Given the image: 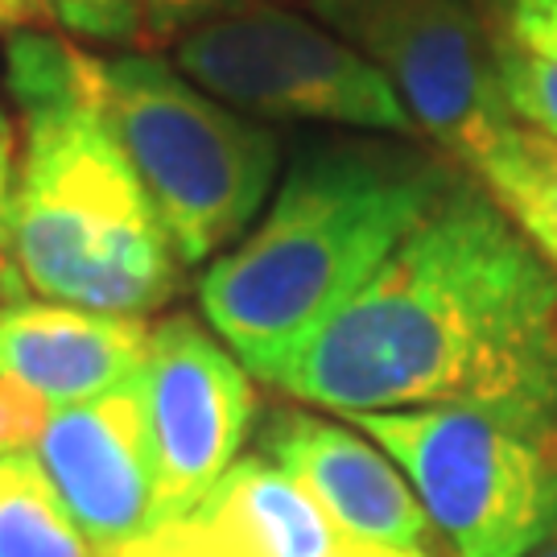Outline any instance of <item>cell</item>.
I'll use <instances>...</instances> for the list:
<instances>
[{
  "label": "cell",
  "mask_w": 557,
  "mask_h": 557,
  "mask_svg": "<svg viewBox=\"0 0 557 557\" xmlns=\"http://www.w3.org/2000/svg\"><path fill=\"white\" fill-rule=\"evenodd\" d=\"M50 405L21 388L17 380L0 376V455H13V450H34L50 421Z\"/></svg>",
  "instance_id": "d6986e66"
},
{
  "label": "cell",
  "mask_w": 557,
  "mask_h": 557,
  "mask_svg": "<svg viewBox=\"0 0 557 557\" xmlns=\"http://www.w3.org/2000/svg\"><path fill=\"white\" fill-rule=\"evenodd\" d=\"M149 458V529L186 517L232 467L257 425V384L190 314L149 326L133 380Z\"/></svg>",
  "instance_id": "52a82bcc"
},
{
  "label": "cell",
  "mask_w": 557,
  "mask_h": 557,
  "mask_svg": "<svg viewBox=\"0 0 557 557\" xmlns=\"http://www.w3.org/2000/svg\"><path fill=\"white\" fill-rule=\"evenodd\" d=\"M458 174L413 140L298 145L269 211L199 277L211 331L252 376L277 384Z\"/></svg>",
  "instance_id": "7a4b0ae2"
},
{
  "label": "cell",
  "mask_w": 557,
  "mask_h": 557,
  "mask_svg": "<svg viewBox=\"0 0 557 557\" xmlns=\"http://www.w3.org/2000/svg\"><path fill=\"white\" fill-rule=\"evenodd\" d=\"M112 557H405L363 545L326 517L294 475L264 455L236 467L186 512L128 541Z\"/></svg>",
  "instance_id": "30bf717a"
},
{
  "label": "cell",
  "mask_w": 557,
  "mask_h": 557,
  "mask_svg": "<svg viewBox=\"0 0 557 557\" xmlns=\"http://www.w3.org/2000/svg\"><path fill=\"white\" fill-rule=\"evenodd\" d=\"M467 4H483V0H467Z\"/></svg>",
  "instance_id": "cb8c5ba5"
},
{
  "label": "cell",
  "mask_w": 557,
  "mask_h": 557,
  "mask_svg": "<svg viewBox=\"0 0 557 557\" xmlns=\"http://www.w3.org/2000/svg\"><path fill=\"white\" fill-rule=\"evenodd\" d=\"M186 79L252 120L343 124L413 137L397 87L363 50L289 9H257L195 29L174 46Z\"/></svg>",
  "instance_id": "8992f818"
},
{
  "label": "cell",
  "mask_w": 557,
  "mask_h": 557,
  "mask_svg": "<svg viewBox=\"0 0 557 557\" xmlns=\"http://www.w3.org/2000/svg\"><path fill=\"white\" fill-rule=\"evenodd\" d=\"M343 421L405 471L450 557H529L557 533V413L438 405Z\"/></svg>",
  "instance_id": "5b68a950"
},
{
  "label": "cell",
  "mask_w": 557,
  "mask_h": 557,
  "mask_svg": "<svg viewBox=\"0 0 557 557\" xmlns=\"http://www.w3.org/2000/svg\"><path fill=\"white\" fill-rule=\"evenodd\" d=\"M91 100L133 161L182 264L223 257L277 178L281 140L153 54H87Z\"/></svg>",
  "instance_id": "277c9868"
},
{
  "label": "cell",
  "mask_w": 557,
  "mask_h": 557,
  "mask_svg": "<svg viewBox=\"0 0 557 557\" xmlns=\"http://www.w3.org/2000/svg\"><path fill=\"white\" fill-rule=\"evenodd\" d=\"M285 0H137L140 46H178L195 29L257 9H281Z\"/></svg>",
  "instance_id": "2e32d148"
},
{
  "label": "cell",
  "mask_w": 557,
  "mask_h": 557,
  "mask_svg": "<svg viewBox=\"0 0 557 557\" xmlns=\"http://www.w3.org/2000/svg\"><path fill=\"white\" fill-rule=\"evenodd\" d=\"M529 557H557V533L549 541H545V545H541V549H533V554Z\"/></svg>",
  "instance_id": "7402d4cb"
},
{
  "label": "cell",
  "mask_w": 557,
  "mask_h": 557,
  "mask_svg": "<svg viewBox=\"0 0 557 557\" xmlns=\"http://www.w3.org/2000/svg\"><path fill=\"white\" fill-rule=\"evenodd\" d=\"M483 34L504 103L557 140V0H483Z\"/></svg>",
  "instance_id": "4fadbf2b"
},
{
  "label": "cell",
  "mask_w": 557,
  "mask_h": 557,
  "mask_svg": "<svg viewBox=\"0 0 557 557\" xmlns=\"http://www.w3.org/2000/svg\"><path fill=\"white\" fill-rule=\"evenodd\" d=\"M363 54L397 87L418 133L467 174L520 124L504 103L483 21L467 0H393Z\"/></svg>",
  "instance_id": "ba28073f"
},
{
  "label": "cell",
  "mask_w": 557,
  "mask_h": 557,
  "mask_svg": "<svg viewBox=\"0 0 557 557\" xmlns=\"http://www.w3.org/2000/svg\"><path fill=\"white\" fill-rule=\"evenodd\" d=\"M310 9L319 13V21H326L331 34H338L343 41H351L356 50H363L368 34L393 9V0H310Z\"/></svg>",
  "instance_id": "ffe728a7"
},
{
  "label": "cell",
  "mask_w": 557,
  "mask_h": 557,
  "mask_svg": "<svg viewBox=\"0 0 557 557\" xmlns=\"http://www.w3.org/2000/svg\"><path fill=\"white\" fill-rule=\"evenodd\" d=\"M0 557H100L34 450L0 455Z\"/></svg>",
  "instance_id": "9a60e30c"
},
{
  "label": "cell",
  "mask_w": 557,
  "mask_h": 557,
  "mask_svg": "<svg viewBox=\"0 0 557 557\" xmlns=\"http://www.w3.org/2000/svg\"><path fill=\"white\" fill-rule=\"evenodd\" d=\"M34 455L100 557L149 533L153 487L133 384L54 409Z\"/></svg>",
  "instance_id": "8fae6325"
},
{
  "label": "cell",
  "mask_w": 557,
  "mask_h": 557,
  "mask_svg": "<svg viewBox=\"0 0 557 557\" xmlns=\"http://www.w3.org/2000/svg\"><path fill=\"white\" fill-rule=\"evenodd\" d=\"M0 29H13V25H9V17H4V9H0Z\"/></svg>",
  "instance_id": "603a6c76"
},
{
  "label": "cell",
  "mask_w": 557,
  "mask_h": 557,
  "mask_svg": "<svg viewBox=\"0 0 557 557\" xmlns=\"http://www.w3.org/2000/svg\"><path fill=\"white\" fill-rule=\"evenodd\" d=\"M0 9H4V17L13 29H38L41 21V4L38 0H0Z\"/></svg>",
  "instance_id": "44dd1931"
},
{
  "label": "cell",
  "mask_w": 557,
  "mask_h": 557,
  "mask_svg": "<svg viewBox=\"0 0 557 557\" xmlns=\"http://www.w3.org/2000/svg\"><path fill=\"white\" fill-rule=\"evenodd\" d=\"M145 347V319L34 298L0 306V376L38 393L50 409L128 388Z\"/></svg>",
  "instance_id": "7c38bea8"
},
{
  "label": "cell",
  "mask_w": 557,
  "mask_h": 557,
  "mask_svg": "<svg viewBox=\"0 0 557 557\" xmlns=\"http://www.w3.org/2000/svg\"><path fill=\"white\" fill-rule=\"evenodd\" d=\"M13 182H17V128L0 103V306L25 301L29 289L13 260Z\"/></svg>",
  "instance_id": "ac0fdd59"
},
{
  "label": "cell",
  "mask_w": 557,
  "mask_h": 557,
  "mask_svg": "<svg viewBox=\"0 0 557 557\" xmlns=\"http://www.w3.org/2000/svg\"><path fill=\"white\" fill-rule=\"evenodd\" d=\"M257 455L277 462L343 533L405 557H450L413 483L363 430L285 405L260 425Z\"/></svg>",
  "instance_id": "9c48e42d"
},
{
  "label": "cell",
  "mask_w": 557,
  "mask_h": 557,
  "mask_svg": "<svg viewBox=\"0 0 557 557\" xmlns=\"http://www.w3.org/2000/svg\"><path fill=\"white\" fill-rule=\"evenodd\" d=\"M277 388L338 418L557 413V269L462 170Z\"/></svg>",
  "instance_id": "6da1fadb"
},
{
  "label": "cell",
  "mask_w": 557,
  "mask_h": 557,
  "mask_svg": "<svg viewBox=\"0 0 557 557\" xmlns=\"http://www.w3.org/2000/svg\"><path fill=\"white\" fill-rule=\"evenodd\" d=\"M41 17L96 46H140L137 0H38Z\"/></svg>",
  "instance_id": "e0dca14e"
},
{
  "label": "cell",
  "mask_w": 557,
  "mask_h": 557,
  "mask_svg": "<svg viewBox=\"0 0 557 557\" xmlns=\"http://www.w3.org/2000/svg\"><path fill=\"white\" fill-rule=\"evenodd\" d=\"M4 83L17 103L13 260L29 294L145 319L178 294L182 260L149 190L87 87L83 50L13 29Z\"/></svg>",
  "instance_id": "3957f363"
},
{
  "label": "cell",
  "mask_w": 557,
  "mask_h": 557,
  "mask_svg": "<svg viewBox=\"0 0 557 557\" xmlns=\"http://www.w3.org/2000/svg\"><path fill=\"white\" fill-rule=\"evenodd\" d=\"M471 178L557 269V140L517 124L471 170Z\"/></svg>",
  "instance_id": "5bb4252c"
}]
</instances>
